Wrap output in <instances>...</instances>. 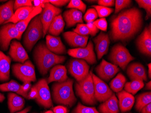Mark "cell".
Instances as JSON below:
<instances>
[{
    "mask_svg": "<svg viewBox=\"0 0 151 113\" xmlns=\"http://www.w3.org/2000/svg\"><path fill=\"white\" fill-rule=\"evenodd\" d=\"M68 53L75 58L85 60L89 64H94L96 63L93 44L91 40L89 41L85 47L69 49Z\"/></svg>",
    "mask_w": 151,
    "mask_h": 113,
    "instance_id": "11",
    "label": "cell"
},
{
    "mask_svg": "<svg viewBox=\"0 0 151 113\" xmlns=\"http://www.w3.org/2000/svg\"><path fill=\"white\" fill-rule=\"evenodd\" d=\"M126 81V77L122 73H119L111 81L109 85L113 91L118 93L122 91Z\"/></svg>",
    "mask_w": 151,
    "mask_h": 113,
    "instance_id": "32",
    "label": "cell"
},
{
    "mask_svg": "<svg viewBox=\"0 0 151 113\" xmlns=\"http://www.w3.org/2000/svg\"><path fill=\"white\" fill-rule=\"evenodd\" d=\"M43 35V25L39 15L31 20L24 36V44L27 50L31 51L35 45Z\"/></svg>",
    "mask_w": 151,
    "mask_h": 113,
    "instance_id": "5",
    "label": "cell"
},
{
    "mask_svg": "<svg viewBox=\"0 0 151 113\" xmlns=\"http://www.w3.org/2000/svg\"><path fill=\"white\" fill-rule=\"evenodd\" d=\"M34 58L40 73L45 75L53 66L62 63L66 60L64 56L52 53L47 48L45 43H39L34 49Z\"/></svg>",
    "mask_w": 151,
    "mask_h": 113,
    "instance_id": "2",
    "label": "cell"
},
{
    "mask_svg": "<svg viewBox=\"0 0 151 113\" xmlns=\"http://www.w3.org/2000/svg\"><path fill=\"white\" fill-rule=\"evenodd\" d=\"M68 67V72L77 81L84 79L90 73V67L87 63L82 59H72Z\"/></svg>",
    "mask_w": 151,
    "mask_h": 113,
    "instance_id": "10",
    "label": "cell"
},
{
    "mask_svg": "<svg viewBox=\"0 0 151 113\" xmlns=\"http://www.w3.org/2000/svg\"><path fill=\"white\" fill-rule=\"evenodd\" d=\"M0 73H1V72H0Z\"/></svg>",
    "mask_w": 151,
    "mask_h": 113,
    "instance_id": "58",
    "label": "cell"
},
{
    "mask_svg": "<svg viewBox=\"0 0 151 113\" xmlns=\"http://www.w3.org/2000/svg\"><path fill=\"white\" fill-rule=\"evenodd\" d=\"M74 81L68 78L63 82H56L52 86L53 101L56 104H63L70 107L77 101L73 89Z\"/></svg>",
    "mask_w": 151,
    "mask_h": 113,
    "instance_id": "3",
    "label": "cell"
},
{
    "mask_svg": "<svg viewBox=\"0 0 151 113\" xmlns=\"http://www.w3.org/2000/svg\"><path fill=\"white\" fill-rule=\"evenodd\" d=\"M65 26V22L62 15L57 16L54 19L49 26L48 32L51 35L58 36L63 31Z\"/></svg>",
    "mask_w": 151,
    "mask_h": 113,
    "instance_id": "30",
    "label": "cell"
},
{
    "mask_svg": "<svg viewBox=\"0 0 151 113\" xmlns=\"http://www.w3.org/2000/svg\"><path fill=\"white\" fill-rule=\"evenodd\" d=\"M67 8L77 9L82 13H84L86 10V6L81 0H71L67 6Z\"/></svg>",
    "mask_w": 151,
    "mask_h": 113,
    "instance_id": "36",
    "label": "cell"
},
{
    "mask_svg": "<svg viewBox=\"0 0 151 113\" xmlns=\"http://www.w3.org/2000/svg\"><path fill=\"white\" fill-rule=\"evenodd\" d=\"M96 44V50L98 59L107 53L110 44V40L107 34L101 32L97 37L94 39Z\"/></svg>",
    "mask_w": 151,
    "mask_h": 113,
    "instance_id": "18",
    "label": "cell"
},
{
    "mask_svg": "<svg viewBox=\"0 0 151 113\" xmlns=\"http://www.w3.org/2000/svg\"><path fill=\"white\" fill-rule=\"evenodd\" d=\"M46 41L47 48L52 53L57 55L66 53V47L61 41L60 37L47 35Z\"/></svg>",
    "mask_w": 151,
    "mask_h": 113,
    "instance_id": "20",
    "label": "cell"
},
{
    "mask_svg": "<svg viewBox=\"0 0 151 113\" xmlns=\"http://www.w3.org/2000/svg\"><path fill=\"white\" fill-rule=\"evenodd\" d=\"M98 109L100 113H119L118 100L115 94L114 93L109 99L101 104Z\"/></svg>",
    "mask_w": 151,
    "mask_h": 113,
    "instance_id": "25",
    "label": "cell"
},
{
    "mask_svg": "<svg viewBox=\"0 0 151 113\" xmlns=\"http://www.w3.org/2000/svg\"><path fill=\"white\" fill-rule=\"evenodd\" d=\"M12 70L14 75L22 82H35L36 81L35 68L29 60H27L24 63L14 64Z\"/></svg>",
    "mask_w": 151,
    "mask_h": 113,
    "instance_id": "6",
    "label": "cell"
},
{
    "mask_svg": "<svg viewBox=\"0 0 151 113\" xmlns=\"http://www.w3.org/2000/svg\"><path fill=\"white\" fill-rule=\"evenodd\" d=\"M38 96V90L35 85L31 87L28 94V100H35Z\"/></svg>",
    "mask_w": 151,
    "mask_h": 113,
    "instance_id": "44",
    "label": "cell"
},
{
    "mask_svg": "<svg viewBox=\"0 0 151 113\" xmlns=\"http://www.w3.org/2000/svg\"><path fill=\"white\" fill-rule=\"evenodd\" d=\"M11 61L10 57L0 51V81H6L10 79Z\"/></svg>",
    "mask_w": 151,
    "mask_h": 113,
    "instance_id": "24",
    "label": "cell"
},
{
    "mask_svg": "<svg viewBox=\"0 0 151 113\" xmlns=\"http://www.w3.org/2000/svg\"><path fill=\"white\" fill-rule=\"evenodd\" d=\"M92 76L94 83L95 98L100 102H104L112 96L113 92L107 84L99 77L93 73L92 74Z\"/></svg>",
    "mask_w": 151,
    "mask_h": 113,
    "instance_id": "13",
    "label": "cell"
},
{
    "mask_svg": "<svg viewBox=\"0 0 151 113\" xmlns=\"http://www.w3.org/2000/svg\"><path fill=\"white\" fill-rule=\"evenodd\" d=\"M92 74L91 71L84 79L75 84L76 94L84 104L90 105H95L97 102L95 97Z\"/></svg>",
    "mask_w": 151,
    "mask_h": 113,
    "instance_id": "4",
    "label": "cell"
},
{
    "mask_svg": "<svg viewBox=\"0 0 151 113\" xmlns=\"http://www.w3.org/2000/svg\"><path fill=\"white\" fill-rule=\"evenodd\" d=\"M142 13L137 8L122 11L111 22V36L114 41H125L134 37L142 25Z\"/></svg>",
    "mask_w": 151,
    "mask_h": 113,
    "instance_id": "1",
    "label": "cell"
},
{
    "mask_svg": "<svg viewBox=\"0 0 151 113\" xmlns=\"http://www.w3.org/2000/svg\"><path fill=\"white\" fill-rule=\"evenodd\" d=\"M86 25L89 28V29L90 30L91 33V36H95L96 34L99 32V29L97 27H96V25L94 24L93 22L88 23Z\"/></svg>",
    "mask_w": 151,
    "mask_h": 113,
    "instance_id": "47",
    "label": "cell"
},
{
    "mask_svg": "<svg viewBox=\"0 0 151 113\" xmlns=\"http://www.w3.org/2000/svg\"><path fill=\"white\" fill-rule=\"evenodd\" d=\"M42 11H43L42 8L41 7H35V8L31 12V13L29 15L28 17H27L25 19L15 24L16 28L21 35H22L24 31L26 30L27 27L31 22V20L36 16L41 13Z\"/></svg>",
    "mask_w": 151,
    "mask_h": 113,
    "instance_id": "31",
    "label": "cell"
},
{
    "mask_svg": "<svg viewBox=\"0 0 151 113\" xmlns=\"http://www.w3.org/2000/svg\"><path fill=\"white\" fill-rule=\"evenodd\" d=\"M109 59L113 64L125 70L129 63L134 59L128 49L120 44L114 46L109 55Z\"/></svg>",
    "mask_w": 151,
    "mask_h": 113,
    "instance_id": "7",
    "label": "cell"
},
{
    "mask_svg": "<svg viewBox=\"0 0 151 113\" xmlns=\"http://www.w3.org/2000/svg\"><path fill=\"white\" fill-rule=\"evenodd\" d=\"M73 30V32L82 36H88L91 34L86 24H78Z\"/></svg>",
    "mask_w": 151,
    "mask_h": 113,
    "instance_id": "40",
    "label": "cell"
},
{
    "mask_svg": "<svg viewBox=\"0 0 151 113\" xmlns=\"http://www.w3.org/2000/svg\"><path fill=\"white\" fill-rule=\"evenodd\" d=\"M62 10L54 6L50 2L46 3L45 7L40 15L43 28V37H45L48 31L49 26L56 17L59 15Z\"/></svg>",
    "mask_w": 151,
    "mask_h": 113,
    "instance_id": "12",
    "label": "cell"
},
{
    "mask_svg": "<svg viewBox=\"0 0 151 113\" xmlns=\"http://www.w3.org/2000/svg\"><path fill=\"white\" fill-rule=\"evenodd\" d=\"M31 109V107H26L24 109H23L22 111H19V112H17L16 113H28Z\"/></svg>",
    "mask_w": 151,
    "mask_h": 113,
    "instance_id": "52",
    "label": "cell"
},
{
    "mask_svg": "<svg viewBox=\"0 0 151 113\" xmlns=\"http://www.w3.org/2000/svg\"><path fill=\"white\" fill-rule=\"evenodd\" d=\"M68 79L67 70L65 66L57 65L50 70V76L47 81L48 84L52 82H63Z\"/></svg>",
    "mask_w": 151,
    "mask_h": 113,
    "instance_id": "22",
    "label": "cell"
},
{
    "mask_svg": "<svg viewBox=\"0 0 151 113\" xmlns=\"http://www.w3.org/2000/svg\"><path fill=\"white\" fill-rule=\"evenodd\" d=\"M127 74L130 79L132 81L139 80L147 81L145 68L139 63H133L127 68Z\"/></svg>",
    "mask_w": 151,
    "mask_h": 113,
    "instance_id": "17",
    "label": "cell"
},
{
    "mask_svg": "<svg viewBox=\"0 0 151 113\" xmlns=\"http://www.w3.org/2000/svg\"><path fill=\"white\" fill-rule=\"evenodd\" d=\"M45 113H54V112H52L51 110H48V111H46L45 112Z\"/></svg>",
    "mask_w": 151,
    "mask_h": 113,
    "instance_id": "56",
    "label": "cell"
},
{
    "mask_svg": "<svg viewBox=\"0 0 151 113\" xmlns=\"http://www.w3.org/2000/svg\"><path fill=\"white\" fill-rule=\"evenodd\" d=\"M145 89L147 90H151V81H149V82L147 83L145 86Z\"/></svg>",
    "mask_w": 151,
    "mask_h": 113,
    "instance_id": "54",
    "label": "cell"
},
{
    "mask_svg": "<svg viewBox=\"0 0 151 113\" xmlns=\"http://www.w3.org/2000/svg\"><path fill=\"white\" fill-rule=\"evenodd\" d=\"M9 55L15 62L24 63L29 59L25 49L19 42L14 40L10 45Z\"/></svg>",
    "mask_w": 151,
    "mask_h": 113,
    "instance_id": "16",
    "label": "cell"
},
{
    "mask_svg": "<svg viewBox=\"0 0 151 113\" xmlns=\"http://www.w3.org/2000/svg\"><path fill=\"white\" fill-rule=\"evenodd\" d=\"M148 68V76H149V78H151V63H150L147 65Z\"/></svg>",
    "mask_w": 151,
    "mask_h": 113,
    "instance_id": "53",
    "label": "cell"
},
{
    "mask_svg": "<svg viewBox=\"0 0 151 113\" xmlns=\"http://www.w3.org/2000/svg\"><path fill=\"white\" fill-rule=\"evenodd\" d=\"M22 36L15 24L11 23L6 24L0 28V48L2 50H7L13 39L20 40Z\"/></svg>",
    "mask_w": 151,
    "mask_h": 113,
    "instance_id": "8",
    "label": "cell"
},
{
    "mask_svg": "<svg viewBox=\"0 0 151 113\" xmlns=\"http://www.w3.org/2000/svg\"><path fill=\"white\" fill-rule=\"evenodd\" d=\"M118 98L119 107L122 113L130 111L132 109L135 102V98L132 94L124 90L117 94Z\"/></svg>",
    "mask_w": 151,
    "mask_h": 113,
    "instance_id": "21",
    "label": "cell"
},
{
    "mask_svg": "<svg viewBox=\"0 0 151 113\" xmlns=\"http://www.w3.org/2000/svg\"><path fill=\"white\" fill-rule=\"evenodd\" d=\"M136 44L138 49L141 53L147 56L151 55V26L145 28L137 40Z\"/></svg>",
    "mask_w": 151,
    "mask_h": 113,
    "instance_id": "15",
    "label": "cell"
},
{
    "mask_svg": "<svg viewBox=\"0 0 151 113\" xmlns=\"http://www.w3.org/2000/svg\"><path fill=\"white\" fill-rule=\"evenodd\" d=\"M137 3L139 4L140 8H142L146 12V20L149 18L151 15V0H137Z\"/></svg>",
    "mask_w": 151,
    "mask_h": 113,
    "instance_id": "38",
    "label": "cell"
},
{
    "mask_svg": "<svg viewBox=\"0 0 151 113\" xmlns=\"http://www.w3.org/2000/svg\"><path fill=\"white\" fill-rule=\"evenodd\" d=\"M53 110L54 113H67L68 112L67 108L63 105H58L54 107Z\"/></svg>",
    "mask_w": 151,
    "mask_h": 113,
    "instance_id": "49",
    "label": "cell"
},
{
    "mask_svg": "<svg viewBox=\"0 0 151 113\" xmlns=\"http://www.w3.org/2000/svg\"><path fill=\"white\" fill-rule=\"evenodd\" d=\"M14 2V1H9L0 6V25L6 23L13 16Z\"/></svg>",
    "mask_w": 151,
    "mask_h": 113,
    "instance_id": "27",
    "label": "cell"
},
{
    "mask_svg": "<svg viewBox=\"0 0 151 113\" xmlns=\"http://www.w3.org/2000/svg\"><path fill=\"white\" fill-rule=\"evenodd\" d=\"M25 100L17 94L9 93L8 95V105L10 113H14L24 108Z\"/></svg>",
    "mask_w": 151,
    "mask_h": 113,
    "instance_id": "26",
    "label": "cell"
},
{
    "mask_svg": "<svg viewBox=\"0 0 151 113\" xmlns=\"http://www.w3.org/2000/svg\"></svg>",
    "mask_w": 151,
    "mask_h": 113,
    "instance_id": "57",
    "label": "cell"
},
{
    "mask_svg": "<svg viewBox=\"0 0 151 113\" xmlns=\"http://www.w3.org/2000/svg\"><path fill=\"white\" fill-rule=\"evenodd\" d=\"M31 87V82L29 81H25L23 82V84L22 85V91L24 93L28 94V92L29 91Z\"/></svg>",
    "mask_w": 151,
    "mask_h": 113,
    "instance_id": "50",
    "label": "cell"
},
{
    "mask_svg": "<svg viewBox=\"0 0 151 113\" xmlns=\"http://www.w3.org/2000/svg\"><path fill=\"white\" fill-rule=\"evenodd\" d=\"M72 113H100L94 107H88L78 103Z\"/></svg>",
    "mask_w": 151,
    "mask_h": 113,
    "instance_id": "35",
    "label": "cell"
},
{
    "mask_svg": "<svg viewBox=\"0 0 151 113\" xmlns=\"http://www.w3.org/2000/svg\"><path fill=\"white\" fill-rule=\"evenodd\" d=\"M35 8V7H34V6L22 7L18 8L16 10L12 18L5 24L11 23L16 24L19 22L24 20L28 17Z\"/></svg>",
    "mask_w": 151,
    "mask_h": 113,
    "instance_id": "28",
    "label": "cell"
},
{
    "mask_svg": "<svg viewBox=\"0 0 151 113\" xmlns=\"http://www.w3.org/2000/svg\"><path fill=\"white\" fill-rule=\"evenodd\" d=\"M151 92H147L140 94L137 97L136 102L135 109L137 111L140 112L142 108L146 105L151 103Z\"/></svg>",
    "mask_w": 151,
    "mask_h": 113,
    "instance_id": "33",
    "label": "cell"
},
{
    "mask_svg": "<svg viewBox=\"0 0 151 113\" xmlns=\"http://www.w3.org/2000/svg\"><path fill=\"white\" fill-rule=\"evenodd\" d=\"M93 23L98 29L101 30L106 31L107 29V22L105 18L96 19L93 22Z\"/></svg>",
    "mask_w": 151,
    "mask_h": 113,
    "instance_id": "43",
    "label": "cell"
},
{
    "mask_svg": "<svg viewBox=\"0 0 151 113\" xmlns=\"http://www.w3.org/2000/svg\"><path fill=\"white\" fill-rule=\"evenodd\" d=\"M96 71L100 79L108 81L119 72V68L117 66L103 59L101 63L96 68Z\"/></svg>",
    "mask_w": 151,
    "mask_h": 113,
    "instance_id": "14",
    "label": "cell"
},
{
    "mask_svg": "<svg viewBox=\"0 0 151 113\" xmlns=\"http://www.w3.org/2000/svg\"><path fill=\"white\" fill-rule=\"evenodd\" d=\"M98 1L99 6L106 7L113 6L115 3V1L114 0H99Z\"/></svg>",
    "mask_w": 151,
    "mask_h": 113,
    "instance_id": "46",
    "label": "cell"
},
{
    "mask_svg": "<svg viewBox=\"0 0 151 113\" xmlns=\"http://www.w3.org/2000/svg\"><path fill=\"white\" fill-rule=\"evenodd\" d=\"M141 113H151V103L146 105L141 110Z\"/></svg>",
    "mask_w": 151,
    "mask_h": 113,
    "instance_id": "51",
    "label": "cell"
},
{
    "mask_svg": "<svg viewBox=\"0 0 151 113\" xmlns=\"http://www.w3.org/2000/svg\"><path fill=\"white\" fill-rule=\"evenodd\" d=\"M145 86L143 81L139 80H133L130 82L125 83L124 85V90L128 93L132 95L136 94L138 91L142 89Z\"/></svg>",
    "mask_w": 151,
    "mask_h": 113,
    "instance_id": "34",
    "label": "cell"
},
{
    "mask_svg": "<svg viewBox=\"0 0 151 113\" xmlns=\"http://www.w3.org/2000/svg\"><path fill=\"white\" fill-rule=\"evenodd\" d=\"M98 14L95 8H90L84 16V19L86 22H93L98 17Z\"/></svg>",
    "mask_w": 151,
    "mask_h": 113,
    "instance_id": "39",
    "label": "cell"
},
{
    "mask_svg": "<svg viewBox=\"0 0 151 113\" xmlns=\"http://www.w3.org/2000/svg\"><path fill=\"white\" fill-rule=\"evenodd\" d=\"M38 90L36 103L45 108H50L53 106L50 88L45 79H41L35 84Z\"/></svg>",
    "mask_w": 151,
    "mask_h": 113,
    "instance_id": "9",
    "label": "cell"
},
{
    "mask_svg": "<svg viewBox=\"0 0 151 113\" xmlns=\"http://www.w3.org/2000/svg\"><path fill=\"white\" fill-rule=\"evenodd\" d=\"M5 99V97L3 94L0 92V103L2 102Z\"/></svg>",
    "mask_w": 151,
    "mask_h": 113,
    "instance_id": "55",
    "label": "cell"
},
{
    "mask_svg": "<svg viewBox=\"0 0 151 113\" xmlns=\"http://www.w3.org/2000/svg\"><path fill=\"white\" fill-rule=\"evenodd\" d=\"M92 7L96 9L98 14V17L101 18L108 17L114 12V9L112 8L102 6L99 5L93 6Z\"/></svg>",
    "mask_w": 151,
    "mask_h": 113,
    "instance_id": "37",
    "label": "cell"
},
{
    "mask_svg": "<svg viewBox=\"0 0 151 113\" xmlns=\"http://www.w3.org/2000/svg\"><path fill=\"white\" fill-rule=\"evenodd\" d=\"M63 36L68 44L72 47H85L89 38L88 36H82L72 31L65 32Z\"/></svg>",
    "mask_w": 151,
    "mask_h": 113,
    "instance_id": "19",
    "label": "cell"
},
{
    "mask_svg": "<svg viewBox=\"0 0 151 113\" xmlns=\"http://www.w3.org/2000/svg\"><path fill=\"white\" fill-rule=\"evenodd\" d=\"M132 1L129 0H116L115 3V14L118 13L121 11L122 9L128 7L131 4Z\"/></svg>",
    "mask_w": 151,
    "mask_h": 113,
    "instance_id": "41",
    "label": "cell"
},
{
    "mask_svg": "<svg viewBox=\"0 0 151 113\" xmlns=\"http://www.w3.org/2000/svg\"><path fill=\"white\" fill-rule=\"evenodd\" d=\"M70 1L68 0H50L49 2L50 3L52 4L54 6H65L67 3Z\"/></svg>",
    "mask_w": 151,
    "mask_h": 113,
    "instance_id": "45",
    "label": "cell"
},
{
    "mask_svg": "<svg viewBox=\"0 0 151 113\" xmlns=\"http://www.w3.org/2000/svg\"><path fill=\"white\" fill-rule=\"evenodd\" d=\"M32 2L34 3V7H41L42 9H44L46 3L50 2L49 1H47V0H34V1H32Z\"/></svg>",
    "mask_w": 151,
    "mask_h": 113,
    "instance_id": "48",
    "label": "cell"
},
{
    "mask_svg": "<svg viewBox=\"0 0 151 113\" xmlns=\"http://www.w3.org/2000/svg\"><path fill=\"white\" fill-rule=\"evenodd\" d=\"M63 18L68 28L73 27L77 23H83L82 13L79 10L70 9L64 12Z\"/></svg>",
    "mask_w": 151,
    "mask_h": 113,
    "instance_id": "23",
    "label": "cell"
},
{
    "mask_svg": "<svg viewBox=\"0 0 151 113\" xmlns=\"http://www.w3.org/2000/svg\"><path fill=\"white\" fill-rule=\"evenodd\" d=\"M32 2L30 0H16L14 4V10L16 11L22 7L32 6Z\"/></svg>",
    "mask_w": 151,
    "mask_h": 113,
    "instance_id": "42",
    "label": "cell"
},
{
    "mask_svg": "<svg viewBox=\"0 0 151 113\" xmlns=\"http://www.w3.org/2000/svg\"><path fill=\"white\" fill-rule=\"evenodd\" d=\"M0 91H1L14 92L18 95L28 99V94L24 93L22 91V85L14 80L0 85Z\"/></svg>",
    "mask_w": 151,
    "mask_h": 113,
    "instance_id": "29",
    "label": "cell"
}]
</instances>
